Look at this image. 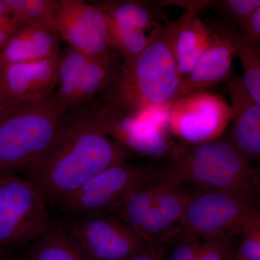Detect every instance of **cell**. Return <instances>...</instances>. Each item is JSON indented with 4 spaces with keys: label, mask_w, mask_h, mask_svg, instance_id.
<instances>
[{
    "label": "cell",
    "mask_w": 260,
    "mask_h": 260,
    "mask_svg": "<svg viewBox=\"0 0 260 260\" xmlns=\"http://www.w3.org/2000/svg\"><path fill=\"white\" fill-rule=\"evenodd\" d=\"M135 153L90 124L67 112L55 138L29 167L25 178L47 203H60L104 169L129 161Z\"/></svg>",
    "instance_id": "6da1fadb"
},
{
    "label": "cell",
    "mask_w": 260,
    "mask_h": 260,
    "mask_svg": "<svg viewBox=\"0 0 260 260\" xmlns=\"http://www.w3.org/2000/svg\"><path fill=\"white\" fill-rule=\"evenodd\" d=\"M181 82L171 45L169 23L160 24L150 32L143 52L123 64L101 96L122 112L145 116L169 109L177 100Z\"/></svg>",
    "instance_id": "7a4b0ae2"
},
{
    "label": "cell",
    "mask_w": 260,
    "mask_h": 260,
    "mask_svg": "<svg viewBox=\"0 0 260 260\" xmlns=\"http://www.w3.org/2000/svg\"><path fill=\"white\" fill-rule=\"evenodd\" d=\"M167 169L181 184L260 201V173L228 138L198 145L181 143Z\"/></svg>",
    "instance_id": "3957f363"
},
{
    "label": "cell",
    "mask_w": 260,
    "mask_h": 260,
    "mask_svg": "<svg viewBox=\"0 0 260 260\" xmlns=\"http://www.w3.org/2000/svg\"><path fill=\"white\" fill-rule=\"evenodd\" d=\"M191 186L181 184L167 170L137 186L111 213L129 224L151 245L171 246L182 230L181 218Z\"/></svg>",
    "instance_id": "277c9868"
},
{
    "label": "cell",
    "mask_w": 260,
    "mask_h": 260,
    "mask_svg": "<svg viewBox=\"0 0 260 260\" xmlns=\"http://www.w3.org/2000/svg\"><path fill=\"white\" fill-rule=\"evenodd\" d=\"M64 114L53 94L20 101L0 112V179L26 172L54 139Z\"/></svg>",
    "instance_id": "5b68a950"
},
{
    "label": "cell",
    "mask_w": 260,
    "mask_h": 260,
    "mask_svg": "<svg viewBox=\"0 0 260 260\" xmlns=\"http://www.w3.org/2000/svg\"><path fill=\"white\" fill-rule=\"evenodd\" d=\"M74 110L90 124L135 154L170 160L181 144L171 139L167 129L112 107L101 95Z\"/></svg>",
    "instance_id": "8992f818"
},
{
    "label": "cell",
    "mask_w": 260,
    "mask_h": 260,
    "mask_svg": "<svg viewBox=\"0 0 260 260\" xmlns=\"http://www.w3.org/2000/svg\"><path fill=\"white\" fill-rule=\"evenodd\" d=\"M259 216V200L191 187L180 225L183 232L205 241L230 233L241 234Z\"/></svg>",
    "instance_id": "52a82bcc"
},
{
    "label": "cell",
    "mask_w": 260,
    "mask_h": 260,
    "mask_svg": "<svg viewBox=\"0 0 260 260\" xmlns=\"http://www.w3.org/2000/svg\"><path fill=\"white\" fill-rule=\"evenodd\" d=\"M121 59L115 53L96 57L70 47L61 51L54 96L63 114L102 95L120 71Z\"/></svg>",
    "instance_id": "ba28073f"
},
{
    "label": "cell",
    "mask_w": 260,
    "mask_h": 260,
    "mask_svg": "<svg viewBox=\"0 0 260 260\" xmlns=\"http://www.w3.org/2000/svg\"><path fill=\"white\" fill-rule=\"evenodd\" d=\"M47 201L26 179H0V247L20 246L45 235Z\"/></svg>",
    "instance_id": "9c48e42d"
},
{
    "label": "cell",
    "mask_w": 260,
    "mask_h": 260,
    "mask_svg": "<svg viewBox=\"0 0 260 260\" xmlns=\"http://www.w3.org/2000/svg\"><path fill=\"white\" fill-rule=\"evenodd\" d=\"M164 167L129 161L115 164L89 179L59 204L68 211L84 216L111 213L130 191L162 172Z\"/></svg>",
    "instance_id": "30bf717a"
},
{
    "label": "cell",
    "mask_w": 260,
    "mask_h": 260,
    "mask_svg": "<svg viewBox=\"0 0 260 260\" xmlns=\"http://www.w3.org/2000/svg\"><path fill=\"white\" fill-rule=\"evenodd\" d=\"M232 119L231 106L223 98L203 92L173 103L167 129L183 144H201L220 138Z\"/></svg>",
    "instance_id": "8fae6325"
},
{
    "label": "cell",
    "mask_w": 260,
    "mask_h": 260,
    "mask_svg": "<svg viewBox=\"0 0 260 260\" xmlns=\"http://www.w3.org/2000/svg\"><path fill=\"white\" fill-rule=\"evenodd\" d=\"M70 234L93 260H127L150 245L111 213L85 215L74 224Z\"/></svg>",
    "instance_id": "7c38bea8"
},
{
    "label": "cell",
    "mask_w": 260,
    "mask_h": 260,
    "mask_svg": "<svg viewBox=\"0 0 260 260\" xmlns=\"http://www.w3.org/2000/svg\"><path fill=\"white\" fill-rule=\"evenodd\" d=\"M56 30L68 47L87 55L102 57L114 53L108 45L105 17L92 3L60 0Z\"/></svg>",
    "instance_id": "4fadbf2b"
},
{
    "label": "cell",
    "mask_w": 260,
    "mask_h": 260,
    "mask_svg": "<svg viewBox=\"0 0 260 260\" xmlns=\"http://www.w3.org/2000/svg\"><path fill=\"white\" fill-rule=\"evenodd\" d=\"M232 99V125L229 141L253 169L260 173V107L237 73L226 81Z\"/></svg>",
    "instance_id": "5bb4252c"
},
{
    "label": "cell",
    "mask_w": 260,
    "mask_h": 260,
    "mask_svg": "<svg viewBox=\"0 0 260 260\" xmlns=\"http://www.w3.org/2000/svg\"><path fill=\"white\" fill-rule=\"evenodd\" d=\"M59 56L0 67L2 80L10 95L16 101L51 96L57 85Z\"/></svg>",
    "instance_id": "9a60e30c"
},
{
    "label": "cell",
    "mask_w": 260,
    "mask_h": 260,
    "mask_svg": "<svg viewBox=\"0 0 260 260\" xmlns=\"http://www.w3.org/2000/svg\"><path fill=\"white\" fill-rule=\"evenodd\" d=\"M198 13L185 12L169 23L171 45L182 80L191 73L216 35Z\"/></svg>",
    "instance_id": "2e32d148"
},
{
    "label": "cell",
    "mask_w": 260,
    "mask_h": 260,
    "mask_svg": "<svg viewBox=\"0 0 260 260\" xmlns=\"http://www.w3.org/2000/svg\"><path fill=\"white\" fill-rule=\"evenodd\" d=\"M235 56L232 43L216 34L191 73L181 82L177 100L192 94L208 92L218 84L226 83L233 73Z\"/></svg>",
    "instance_id": "e0dca14e"
},
{
    "label": "cell",
    "mask_w": 260,
    "mask_h": 260,
    "mask_svg": "<svg viewBox=\"0 0 260 260\" xmlns=\"http://www.w3.org/2000/svg\"><path fill=\"white\" fill-rule=\"evenodd\" d=\"M57 32L51 27L32 25L18 30L0 51V67L59 56Z\"/></svg>",
    "instance_id": "ac0fdd59"
},
{
    "label": "cell",
    "mask_w": 260,
    "mask_h": 260,
    "mask_svg": "<svg viewBox=\"0 0 260 260\" xmlns=\"http://www.w3.org/2000/svg\"><path fill=\"white\" fill-rule=\"evenodd\" d=\"M207 23L215 34L232 43L244 70V85L260 107V46L225 19H211Z\"/></svg>",
    "instance_id": "d6986e66"
},
{
    "label": "cell",
    "mask_w": 260,
    "mask_h": 260,
    "mask_svg": "<svg viewBox=\"0 0 260 260\" xmlns=\"http://www.w3.org/2000/svg\"><path fill=\"white\" fill-rule=\"evenodd\" d=\"M92 3L106 17L125 28L146 32L153 30L159 22L158 2L138 0H102Z\"/></svg>",
    "instance_id": "ffe728a7"
},
{
    "label": "cell",
    "mask_w": 260,
    "mask_h": 260,
    "mask_svg": "<svg viewBox=\"0 0 260 260\" xmlns=\"http://www.w3.org/2000/svg\"><path fill=\"white\" fill-rule=\"evenodd\" d=\"M59 2L56 0H5L20 28L41 25L51 27L55 30L56 13Z\"/></svg>",
    "instance_id": "44dd1931"
},
{
    "label": "cell",
    "mask_w": 260,
    "mask_h": 260,
    "mask_svg": "<svg viewBox=\"0 0 260 260\" xmlns=\"http://www.w3.org/2000/svg\"><path fill=\"white\" fill-rule=\"evenodd\" d=\"M107 21V42L109 49L129 63L140 55L150 41V34L121 26L104 15Z\"/></svg>",
    "instance_id": "7402d4cb"
},
{
    "label": "cell",
    "mask_w": 260,
    "mask_h": 260,
    "mask_svg": "<svg viewBox=\"0 0 260 260\" xmlns=\"http://www.w3.org/2000/svg\"><path fill=\"white\" fill-rule=\"evenodd\" d=\"M31 260H93L70 234L44 235L32 254Z\"/></svg>",
    "instance_id": "603a6c76"
},
{
    "label": "cell",
    "mask_w": 260,
    "mask_h": 260,
    "mask_svg": "<svg viewBox=\"0 0 260 260\" xmlns=\"http://www.w3.org/2000/svg\"><path fill=\"white\" fill-rule=\"evenodd\" d=\"M240 234L230 233L203 241L194 260H234Z\"/></svg>",
    "instance_id": "cb8c5ba5"
},
{
    "label": "cell",
    "mask_w": 260,
    "mask_h": 260,
    "mask_svg": "<svg viewBox=\"0 0 260 260\" xmlns=\"http://www.w3.org/2000/svg\"><path fill=\"white\" fill-rule=\"evenodd\" d=\"M260 8V0H217L210 1V8L223 13L239 26Z\"/></svg>",
    "instance_id": "d4e9b609"
},
{
    "label": "cell",
    "mask_w": 260,
    "mask_h": 260,
    "mask_svg": "<svg viewBox=\"0 0 260 260\" xmlns=\"http://www.w3.org/2000/svg\"><path fill=\"white\" fill-rule=\"evenodd\" d=\"M234 260H260V216L241 232Z\"/></svg>",
    "instance_id": "484cf974"
},
{
    "label": "cell",
    "mask_w": 260,
    "mask_h": 260,
    "mask_svg": "<svg viewBox=\"0 0 260 260\" xmlns=\"http://www.w3.org/2000/svg\"><path fill=\"white\" fill-rule=\"evenodd\" d=\"M202 244L199 238L182 231L169 248L166 260H194Z\"/></svg>",
    "instance_id": "4316f807"
},
{
    "label": "cell",
    "mask_w": 260,
    "mask_h": 260,
    "mask_svg": "<svg viewBox=\"0 0 260 260\" xmlns=\"http://www.w3.org/2000/svg\"><path fill=\"white\" fill-rule=\"evenodd\" d=\"M20 29L14 15L5 0H0V51Z\"/></svg>",
    "instance_id": "83f0119b"
},
{
    "label": "cell",
    "mask_w": 260,
    "mask_h": 260,
    "mask_svg": "<svg viewBox=\"0 0 260 260\" xmlns=\"http://www.w3.org/2000/svg\"><path fill=\"white\" fill-rule=\"evenodd\" d=\"M239 30L252 42L260 46V8L250 18L239 26Z\"/></svg>",
    "instance_id": "f1b7e54d"
},
{
    "label": "cell",
    "mask_w": 260,
    "mask_h": 260,
    "mask_svg": "<svg viewBox=\"0 0 260 260\" xmlns=\"http://www.w3.org/2000/svg\"><path fill=\"white\" fill-rule=\"evenodd\" d=\"M166 245H151L137 253L127 260H166L169 248Z\"/></svg>",
    "instance_id": "f546056e"
},
{
    "label": "cell",
    "mask_w": 260,
    "mask_h": 260,
    "mask_svg": "<svg viewBox=\"0 0 260 260\" xmlns=\"http://www.w3.org/2000/svg\"><path fill=\"white\" fill-rule=\"evenodd\" d=\"M159 5L161 7L171 6L179 7V8H183L186 10V12H198L199 13L200 10L206 9L210 8V1H204V0H200V1H173V0H166V1H158Z\"/></svg>",
    "instance_id": "4dcf8cb0"
},
{
    "label": "cell",
    "mask_w": 260,
    "mask_h": 260,
    "mask_svg": "<svg viewBox=\"0 0 260 260\" xmlns=\"http://www.w3.org/2000/svg\"><path fill=\"white\" fill-rule=\"evenodd\" d=\"M17 102H20V101L15 100L10 95L5 88L3 80H2L1 75H0V112L4 110L5 108L8 107L10 104Z\"/></svg>",
    "instance_id": "1f68e13d"
},
{
    "label": "cell",
    "mask_w": 260,
    "mask_h": 260,
    "mask_svg": "<svg viewBox=\"0 0 260 260\" xmlns=\"http://www.w3.org/2000/svg\"><path fill=\"white\" fill-rule=\"evenodd\" d=\"M8 250L5 248L0 247V260H7L8 259Z\"/></svg>",
    "instance_id": "d6a6232c"
}]
</instances>
